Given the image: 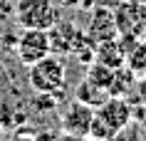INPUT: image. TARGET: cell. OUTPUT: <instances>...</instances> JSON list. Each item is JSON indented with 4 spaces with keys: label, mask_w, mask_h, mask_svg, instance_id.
<instances>
[{
    "label": "cell",
    "mask_w": 146,
    "mask_h": 141,
    "mask_svg": "<svg viewBox=\"0 0 146 141\" xmlns=\"http://www.w3.org/2000/svg\"><path fill=\"white\" fill-rule=\"evenodd\" d=\"M109 141H131V139H126V136H124V134L119 131V134H116V136H114V139H109Z\"/></svg>",
    "instance_id": "cell-18"
},
{
    "label": "cell",
    "mask_w": 146,
    "mask_h": 141,
    "mask_svg": "<svg viewBox=\"0 0 146 141\" xmlns=\"http://www.w3.org/2000/svg\"><path fill=\"white\" fill-rule=\"evenodd\" d=\"M87 79H92L94 84H99L102 89H107L111 94V87H114V79H116V70L107 67L102 62H92L87 67Z\"/></svg>",
    "instance_id": "cell-12"
},
{
    "label": "cell",
    "mask_w": 146,
    "mask_h": 141,
    "mask_svg": "<svg viewBox=\"0 0 146 141\" xmlns=\"http://www.w3.org/2000/svg\"><path fill=\"white\" fill-rule=\"evenodd\" d=\"M114 136H116V131L94 109V119H92V126H89V139L92 141H109V139H114Z\"/></svg>",
    "instance_id": "cell-13"
},
{
    "label": "cell",
    "mask_w": 146,
    "mask_h": 141,
    "mask_svg": "<svg viewBox=\"0 0 146 141\" xmlns=\"http://www.w3.org/2000/svg\"><path fill=\"white\" fill-rule=\"evenodd\" d=\"M30 87L37 94H45V97H57V94L64 89V79H67V70H64V62H62L60 55H47L42 57L40 62L30 64Z\"/></svg>",
    "instance_id": "cell-1"
},
{
    "label": "cell",
    "mask_w": 146,
    "mask_h": 141,
    "mask_svg": "<svg viewBox=\"0 0 146 141\" xmlns=\"http://www.w3.org/2000/svg\"><path fill=\"white\" fill-rule=\"evenodd\" d=\"M15 141H37V139H35V136H27V139H25V134H17Z\"/></svg>",
    "instance_id": "cell-17"
},
{
    "label": "cell",
    "mask_w": 146,
    "mask_h": 141,
    "mask_svg": "<svg viewBox=\"0 0 146 141\" xmlns=\"http://www.w3.org/2000/svg\"><path fill=\"white\" fill-rule=\"evenodd\" d=\"M87 37L92 40L94 45H99L104 40H111L119 35L116 30V20H114V10L109 8H94L92 15H89V23H87Z\"/></svg>",
    "instance_id": "cell-7"
},
{
    "label": "cell",
    "mask_w": 146,
    "mask_h": 141,
    "mask_svg": "<svg viewBox=\"0 0 146 141\" xmlns=\"http://www.w3.org/2000/svg\"><path fill=\"white\" fill-rule=\"evenodd\" d=\"M111 94L107 92V89H102L99 84H94L92 79H82L77 84V89H74V99H79L82 104H87V107H92V109H99L102 104L107 102Z\"/></svg>",
    "instance_id": "cell-10"
},
{
    "label": "cell",
    "mask_w": 146,
    "mask_h": 141,
    "mask_svg": "<svg viewBox=\"0 0 146 141\" xmlns=\"http://www.w3.org/2000/svg\"><path fill=\"white\" fill-rule=\"evenodd\" d=\"M15 20L23 30H50L60 15L52 0H17Z\"/></svg>",
    "instance_id": "cell-2"
},
{
    "label": "cell",
    "mask_w": 146,
    "mask_h": 141,
    "mask_svg": "<svg viewBox=\"0 0 146 141\" xmlns=\"http://www.w3.org/2000/svg\"><path fill=\"white\" fill-rule=\"evenodd\" d=\"M0 74H3V64H0Z\"/></svg>",
    "instance_id": "cell-19"
},
{
    "label": "cell",
    "mask_w": 146,
    "mask_h": 141,
    "mask_svg": "<svg viewBox=\"0 0 146 141\" xmlns=\"http://www.w3.org/2000/svg\"><path fill=\"white\" fill-rule=\"evenodd\" d=\"M114 20L119 37L124 40H141L146 30V3L124 0L114 8Z\"/></svg>",
    "instance_id": "cell-3"
},
{
    "label": "cell",
    "mask_w": 146,
    "mask_h": 141,
    "mask_svg": "<svg viewBox=\"0 0 146 141\" xmlns=\"http://www.w3.org/2000/svg\"><path fill=\"white\" fill-rule=\"evenodd\" d=\"M139 3H146V0H139Z\"/></svg>",
    "instance_id": "cell-21"
},
{
    "label": "cell",
    "mask_w": 146,
    "mask_h": 141,
    "mask_svg": "<svg viewBox=\"0 0 146 141\" xmlns=\"http://www.w3.org/2000/svg\"><path fill=\"white\" fill-rule=\"evenodd\" d=\"M126 70L136 79L146 77V40H136L134 45L126 50Z\"/></svg>",
    "instance_id": "cell-11"
},
{
    "label": "cell",
    "mask_w": 146,
    "mask_h": 141,
    "mask_svg": "<svg viewBox=\"0 0 146 141\" xmlns=\"http://www.w3.org/2000/svg\"><path fill=\"white\" fill-rule=\"evenodd\" d=\"M47 35H50L52 52H57V55H74L87 42V32L79 30L74 23H67V20H57L47 30Z\"/></svg>",
    "instance_id": "cell-5"
},
{
    "label": "cell",
    "mask_w": 146,
    "mask_h": 141,
    "mask_svg": "<svg viewBox=\"0 0 146 141\" xmlns=\"http://www.w3.org/2000/svg\"><path fill=\"white\" fill-rule=\"evenodd\" d=\"M52 141H92V139H89V136H74V134H64L62 131L60 136H54Z\"/></svg>",
    "instance_id": "cell-16"
},
{
    "label": "cell",
    "mask_w": 146,
    "mask_h": 141,
    "mask_svg": "<svg viewBox=\"0 0 146 141\" xmlns=\"http://www.w3.org/2000/svg\"><path fill=\"white\" fill-rule=\"evenodd\" d=\"M94 119V109L82 104L79 99H72V102L62 109V131L64 134H74V136H89V126H92Z\"/></svg>",
    "instance_id": "cell-6"
},
{
    "label": "cell",
    "mask_w": 146,
    "mask_h": 141,
    "mask_svg": "<svg viewBox=\"0 0 146 141\" xmlns=\"http://www.w3.org/2000/svg\"><path fill=\"white\" fill-rule=\"evenodd\" d=\"M144 40H146V30H144Z\"/></svg>",
    "instance_id": "cell-20"
},
{
    "label": "cell",
    "mask_w": 146,
    "mask_h": 141,
    "mask_svg": "<svg viewBox=\"0 0 146 141\" xmlns=\"http://www.w3.org/2000/svg\"><path fill=\"white\" fill-rule=\"evenodd\" d=\"M134 92H136V102L146 107V77H144V79H136V84H134Z\"/></svg>",
    "instance_id": "cell-14"
},
{
    "label": "cell",
    "mask_w": 146,
    "mask_h": 141,
    "mask_svg": "<svg viewBox=\"0 0 146 141\" xmlns=\"http://www.w3.org/2000/svg\"><path fill=\"white\" fill-rule=\"evenodd\" d=\"M10 15L15 17V5H10V0H0V23L8 20Z\"/></svg>",
    "instance_id": "cell-15"
},
{
    "label": "cell",
    "mask_w": 146,
    "mask_h": 141,
    "mask_svg": "<svg viewBox=\"0 0 146 141\" xmlns=\"http://www.w3.org/2000/svg\"><path fill=\"white\" fill-rule=\"evenodd\" d=\"M94 62H102V64H107V67H111V70L124 67L126 64V45H124V40L116 35L111 40L99 42L97 50H94Z\"/></svg>",
    "instance_id": "cell-9"
},
{
    "label": "cell",
    "mask_w": 146,
    "mask_h": 141,
    "mask_svg": "<svg viewBox=\"0 0 146 141\" xmlns=\"http://www.w3.org/2000/svg\"><path fill=\"white\" fill-rule=\"evenodd\" d=\"M15 52H17V60L25 67H30V64L40 62L42 57L52 55V45H50L47 30H23L20 37H17Z\"/></svg>",
    "instance_id": "cell-4"
},
{
    "label": "cell",
    "mask_w": 146,
    "mask_h": 141,
    "mask_svg": "<svg viewBox=\"0 0 146 141\" xmlns=\"http://www.w3.org/2000/svg\"><path fill=\"white\" fill-rule=\"evenodd\" d=\"M97 114H99V117L104 119L116 134H119V131H124V129L131 124L134 109H131V104L126 102L124 97H109L107 102L97 109Z\"/></svg>",
    "instance_id": "cell-8"
}]
</instances>
